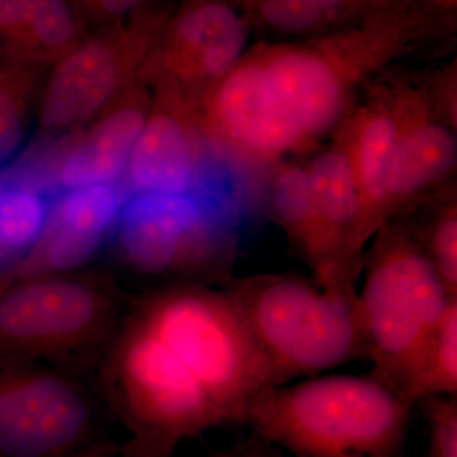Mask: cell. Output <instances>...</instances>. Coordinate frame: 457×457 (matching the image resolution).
Wrapping results in <instances>:
<instances>
[{"label":"cell","instance_id":"cell-11","mask_svg":"<svg viewBox=\"0 0 457 457\" xmlns=\"http://www.w3.org/2000/svg\"><path fill=\"white\" fill-rule=\"evenodd\" d=\"M394 143L387 174L390 219L398 218L425 192L455 170V131L440 121L422 90L399 89L390 96Z\"/></svg>","mask_w":457,"mask_h":457},{"label":"cell","instance_id":"cell-13","mask_svg":"<svg viewBox=\"0 0 457 457\" xmlns=\"http://www.w3.org/2000/svg\"><path fill=\"white\" fill-rule=\"evenodd\" d=\"M156 87L129 159V180L137 192L189 195L196 185L197 153L186 116L187 104L176 90Z\"/></svg>","mask_w":457,"mask_h":457},{"label":"cell","instance_id":"cell-14","mask_svg":"<svg viewBox=\"0 0 457 457\" xmlns=\"http://www.w3.org/2000/svg\"><path fill=\"white\" fill-rule=\"evenodd\" d=\"M150 104L146 89L137 82L89 122L57 164L60 185L71 189L119 179L128 170Z\"/></svg>","mask_w":457,"mask_h":457},{"label":"cell","instance_id":"cell-4","mask_svg":"<svg viewBox=\"0 0 457 457\" xmlns=\"http://www.w3.org/2000/svg\"><path fill=\"white\" fill-rule=\"evenodd\" d=\"M225 290L278 386L366 357L356 296L295 273L246 276Z\"/></svg>","mask_w":457,"mask_h":457},{"label":"cell","instance_id":"cell-1","mask_svg":"<svg viewBox=\"0 0 457 457\" xmlns=\"http://www.w3.org/2000/svg\"><path fill=\"white\" fill-rule=\"evenodd\" d=\"M104 390L130 449L170 457L179 442L245 425L278 386L227 290L179 285L147 295L117 323Z\"/></svg>","mask_w":457,"mask_h":457},{"label":"cell","instance_id":"cell-20","mask_svg":"<svg viewBox=\"0 0 457 457\" xmlns=\"http://www.w3.org/2000/svg\"><path fill=\"white\" fill-rule=\"evenodd\" d=\"M121 192L111 183L71 188L56 204L51 220L106 237L123 206Z\"/></svg>","mask_w":457,"mask_h":457},{"label":"cell","instance_id":"cell-28","mask_svg":"<svg viewBox=\"0 0 457 457\" xmlns=\"http://www.w3.org/2000/svg\"><path fill=\"white\" fill-rule=\"evenodd\" d=\"M303 2L330 17L333 12L345 4V0H303Z\"/></svg>","mask_w":457,"mask_h":457},{"label":"cell","instance_id":"cell-12","mask_svg":"<svg viewBox=\"0 0 457 457\" xmlns=\"http://www.w3.org/2000/svg\"><path fill=\"white\" fill-rule=\"evenodd\" d=\"M204 222L203 204L192 194L137 192L123 203L116 224L117 248L135 272L168 275L188 263Z\"/></svg>","mask_w":457,"mask_h":457},{"label":"cell","instance_id":"cell-9","mask_svg":"<svg viewBox=\"0 0 457 457\" xmlns=\"http://www.w3.org/2000/svg\"><path fill=\"white\" fill-rule=\"evenodd\" d=\"M249 29L228 0H188L168 18L140 77L188 96H203L245 55Z\"/></svg>","mask_w":457,"mask_h":457},{"label":"cell","instance_id":"cell-3","mask_svg":"<svg viewBox=\"0 0 457 457\" xmlns=\"http://www.w3.org/2000/svg\"><path fill=\"white\" fill-rule=\"evenodd\" d=\"M374 237L356 295L357 319L372 375L403 398L457 297L447 291L411 225L393 219Z\"/></svg>","mask_w":457,"mask_h":457},{"label":"cell","instance_id":"cell-25","mask_svg":"<svg viewBox=\"0 0 457 457\" xmlns=\"http://www.w3.org/2000/svg\"><path fill=\"white\" fill-rule=\"evenodd\" d=\"M420 404L428 429L427 457H457L456 396H433Z\"/></svg>","mask_w":457,"mask_h":457},{"label":"cell","instance_id":"cell-2","mask_svg":"<svg viewBox=\"0 0 457 457\" xmlns=\"http://www.w3.org/2000/svg\"><path fill=\"white\" fill-rule=\"evenodd\" d=\"M411 409L374 375H318L262 394L245 425L294 457H400Z\"/></svg>","mask_w":457,"mask_h":457},{"label":"cell","instance_id":"cell-27","mask_svg":"<svg viewBox=\"0 0 457 457\" xmlns=\"http://www.w3.org/2000/svg\"><path fill=\"white\" fill-rule=\"evenodd\" d=\"M212 457H284V451L253 433L249 440L237 445L233 449L215 453Z\"/></svg>","mask_w":457,"mask_h":457},{"label":"cell","instance_id":"cell-23","mask_svg":"<svg viewBox=\"0 0 457 457\" xmlns=\"http://www.w3.org/2000/svg\"><path fill=\"white\" fill-rule=\"evenodd\" d=\"M23 79L0 73V163L8 161L23 141L26 126Z\"/></svg>","mask_w":457,"mask_h":457},{"label":"cell","instance_id":"cell-29","mask_svg":"<svg viewBox=\"0 0 457 457\" xmlns=\"http://www.w3.org/2000/svg\"><path fill=\"white\" fill-rule=\"evenodd\" d=\"M78 457H111L104 455V453H97V451H90V453H84L82 455H79ZM122 457H143L140 455H137V453H134V451L128 449L125 451V455Z\"/></svg>","mask_w":457,"mask_h":457},{"label":"cell","instance_id":"cell-26","mask_svg":"<svg viewBox=\"0 0 457 457\" xmlns=\"http://www.w3.org/2000/svg\"><path fill=\"white\" fill-rule=\"evenodd\" d=\"M87 25L102 27L121 22L146 4L149 0H71Z\"/></svg>","mask_w":457,"mask_h":457},{"label":"cell","instance_id":"cell-18","mask_svg":"<svg viewBox=\"0 0 457 457\" xmlns=\"http://www.w3.org/2000/svg\"><path fill=\"white\" fill-rule=\"evenodd\" d=\"M306 168L320 220L345 267L359 279L362 270V254L356 245L360 197L350 155L342 137L315 156Z\"/></svg>","mask_w":457,"mask_h":457},{"label":"cell","instance_id":"cell-19","mask_svg":"<svg viewBox=\"0 0 457 457\" xmlns=\"http://www.w3.org/2000/svg\"><path fill=\"white\" fill-rule=\"evenodd\" d=\"M457 394V302L453 303L427 345L403 393L413 407L433 396Z\"/></svg>","mask_w":457,"mask_h":457},{"label":"cell","instance_id":"cell-15","mask_svg":"<svg viewBox=\"0 0 457 457\" xmlns=\"http://www.w3.org/2000/svg\"><path fill=\"white\" fill-rule=\"evenodd\" d=\"M360 197L357 251L363 248L390 219L387 174L394 143L392 98L369 102L342 130Z\"/></svg>","mask_w":457,"mask_h":457},{"label":"cell","instance_id":"cell-17","mask_svg":"<svg viewBox=\"0 0 457 457\" xmlns=\"http://www.w3.org/2000/svg\"><path fill=\"white\" fill-rule=\"evenodd\" d=\"M71 0H0V40L29 65H53L88 33Z\"/></svg>","mask_w":457,"mask_h":457},{"label":"cell","instance_id":"cell-8","mask_svg":"<svg viewBox=\"0 0 457 457\" xmlns=\"http://www.w3.org/2000/svg\"><path fill=\"white\" fill-rule=\"evenodd\" d=\"M95 422L92 399L74 378L0 360V457H78Z\"/></svg>","mask_w":457,"mask_h":457},{"label":"cell","instance_id":"cell-22","mask_svg":"<svg viewBox=\"0 0 457 457\" xmlns=\"http://www.w3.org/2000/svg\"><path fill=\"white\" fill-rule=\"evenodd\" d=\"M451 296L457 297V204L455 198L437 210L425 237H417Z\"/></svg>","mask_w":457,"mask_h":457},{"label":"cell","instance_id":"cell-24","mask_svg":"<svg viewBox=\"0 0 457 457\" xmlns=\"http://www.w3.org/2000/svg\"><path fill=\"white\" fill-rule=\"evenodd\" d=\"M264 25L286 33H306L320 29L327 14L303 0H248Z\"/></svg>","mask_w":457,"mask_h":457},{"label":"cell","instance_id":"cell-21","mask_svg":"<svg viewBox=\"0 0 457 457\" xmlns=\"http://www.w3.org/2000/svg\"><path fill=\"white\" fill-rule=\"evenodd\" d=\"M50 213L38 192L23 187L0 189V249L20 251L40 240Z\"/></svg>","mask_w":457,"mask_h":457},{"label":"cell","instance_id":"cell-6","mask_svg":"<svg viewBox=\"0 0 457 457\" xmlns=\"http://www.w3.org/2000/svg\"><path fill=\"white\" fill-rule=\"evenodd\" d=\"M120 300L95 275L57 273L0 288V360L40 362L77 353L112 336Z\"/></svg>","mask_w":457,"mask_h":457},{"label":"cell","instance_id":"cell-7","mask_svg":"<svg viewBox=\"0 0 457 457\" xmlns=\"http://www.w3.org/2000/svg\"><path fill=\"white\" fill-rule=\"evenodd\" d=\"M168 13L146 3L121 22L96 27L51 65L38 122L47 134L79 130L137 83Z\"/></svg>","mask_w":457,"mask_h":457},{"label":"cell","instance_id":"cell-16","mask_svg":"<svg viewBox=\"0 0 457 457\" xmlns=\"http://www.w3.org/2000/svg\"><path fill=\"white\" fill-rule=\"evenodd\" d=\"M270 197L276 220L311 267L312 278L326 290L356 296L357 279L345 267L319 216L308 168H282L273 179Z\"/></svg>","mask_w":457,"mask_h":457},{"label":"cell","instance_id":"cell-10","mask_svg":"<svg viewBox=\"0 0 457 457\" xmlns=\"http://www.w3.org/2000/svg\"><path fill=\"white\" fill-rule=\"evenodd\" d=\"M201 99L207 128L237 149L270 158L309 141L254 51L245 53Z\"/></svg>","mask_w":457,"mask_h":457},{"label":"cell","instance_id":"cell-5","mask_svg":"<svg viewBox=\"0 0 457 457\" xmlns=\"http://www.w3.org/2000/svg\"><path fill=\"white\" fill-rule=\"evenodd\" d=\"M416 27L405 14H381L319 41L254 53L311 141L342 121L354 90L402 55L416 37Z\"/></svg>","mask_w":457,"mask_h":457},{"label":"cell","instance_id":"cell-30","mask_svg":"<svg viewBox=\"0 0 457 457\" xmlns=\"http://www.w3.org/2000/svg\"><path fill=\"white\" fill-rule=\"evenodd\" d=\"M400 457H405V456H403V455H402V456H400Z\"/></svg>","mask_w":457,"mask_h":457}]
</instances>
